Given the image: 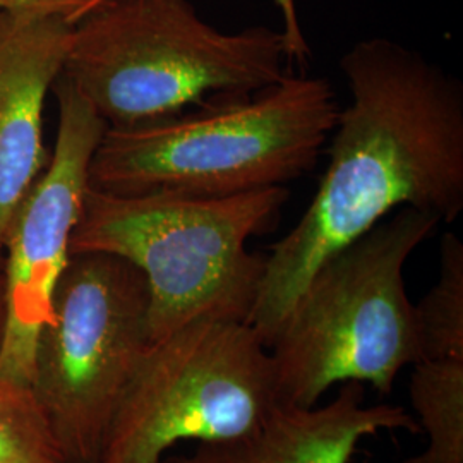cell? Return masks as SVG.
I'll return each mask as SVG.
<instances>
[{
	"instance_id": "cell-1",
	"label": "cell",
	"mask_w": 463,
	"mask_h": 463,
	"mask_svg": "<svg viewBox=\"0 0 463 463\" xmlns=\"http://www.w3.org/2000/svg\"><path fill=\"white\" fill-rule=\"evenodd\" d=\"M350 105L298 225L269 246L249 325L266 347L316 269L400 208L451 223L463 212V84L395 40L374 36L340 59Z\"/></svg>"
},
{
	"instance_id": "cell-2",
	"label": "cell",
	"mask_w": 463,
	"mask_h": 463,
	"mask_svg": "<svg viewBox=\"0 0 463 463\" xmlns=\"http://www.w3.org/2000/svg\"><path fill=\"white\" fill-rule=\"evenodd\" d=\"M338 114L326 78L290 72L252 95L109 128L91 158L90 187L225 198L285 185L315 168Z\"/></svg>"
},
{
	"instance_id": "cell-3",
	"label": "cell",
	"mask_w": 463,
	"mask_h": 463,
	"mask_svg": "<svg viewBox=\"0 0 463 463\" xmlns=\"http://www.w3.org/2000/svg\"><path fill=\"white\" fill-rule=\"evenodd\" d=\"M292 72L283 33H225L191 0H107L74 24L62 76L109 128L252 95Z\"/></svg>"
},
{
	"instance_id": "cell-4",
	"label": "cell",
	"mask_w": 463,
	"mask_h": 463,
	"mask_svg": "<svg viewBox=\"0 0 463 463\" xmlns=\"http://www.w3.org/2000/svg\"><path fill=\"white\" fill-rule=\"evenodd\" d=\"M288 196L285 185L225 198L88 187L69 254H114L145 275L151 342L204 317L249 323L266 254L246 242L277 227Z\"/></svg>"
},
{
	"instance_id": "cell-5",
	"label": "cell",
	"mask_w": 463,
	"mask_h": 463,
	"mask_svg": "<svg viewBox=\"0 0 463 463\" xmlns=\"http://www.w3.org/2000/svg\"><path fill=\"white\" fill-rule=\"evenodd\" d=\"M443 222L400 208L313 273L269 344L281 405L315 407L335 384L393 392L422 361L405 265Z\"/></svg>"
},
{
	"instance_id": "cell-6",
	"label": "cell",
	"mask_w": 463,
	"mask_h": 463,
	"mask_svg": "<svg viewBox=\"0 0 463 463\" xmlns=\"http://www.w3.org/2000/svg\"><path fill=\"white\" fill-rule=\"evenodd\" d=\"M149 290L129 261L71 254L42 333L32 384L67 463H97L149 344Z\"/></svg>"
},
{
	"instance_id": "cell-7",
	"label": "cell",
	"mask_w": 463,
	"mask_h": 463,
	"mask_svg": "<svg viewBox=\"0 0 463 463\" xmlns=\"http://www.w3.org/2000/svg\"><path fill=\"white\" fill-rule=\"evenodd\" d=\"M279 405L269 350L244 321L196 319L149 344L97 463H160L181 441H223Z\"/></svg>"
},
{
	"instance_id": "cell-8",
	"label": "cell",
	"mask_w": 463,
	"mask_h": 463,
	"mask_svg": "<svg viewBox=\"0 0 463 463\" xmlns=\"http://www.w3.org/2000/svg\"><path fill=\"white\" fill-rule=\"evenodd\" d=\"M55 148L23 199L4 248V331L0 378L32 388L34 359L66 269L69 242L90 187V165L109 124L61 74Z\"/></svg>"
},
{
	"instance_id": "cell-9",
	"label": "cell",
	"mask_w": 463,
	"mask_h": 463,
	"mask_svg": "<svg viewBox=\"0 0 463 463\" xmlns=\"http://www.w3.org/2000/svg\"><path fill=\"white\" fill-rule=\"evenodd\" d=\"M74 24L0 11V271L9 225L47 168L43 110Z\"/></svg>"
},
{
	"instance_id": "cell-10",
	"label": "cell",
	"mask_w": 463,
	"mask_h": 463,
	"mask_svg": "<svg viewBox=\"0 0 463 463\" xmlns=\"http://www.w3.org/2000/svg\"><path fill=\"white\" fill-rule=\"evenodd\" d=\"M383 430L422 434L407 409L367 405L364 384L352 381L325 405L279 403L258 428L198 443L193 453H166L160 463H350L361 441Z\"/></svg>"
},
{
	"instance_id": "cell-11",
	"label": "cell",
	"mask_w": 463,
	"mask_h": 463,
	"mask_svg": "<svg viewBox=\"0 0 463 463\" xmlns=\"http://www.w3.org/2000/svg\"><path fill=\"white\" fill-rule=\"evenodd\" d=\"M409 397L428 447L402 463H463V361H419Z\"/></svg>"
},
{
	"instance_id": "cell-12",
	"label": "cell",
	"mask_w": 463,
	"mask_h": 463,
	"mask_svg": "<svg viewBox=\"0 0 463 463\" xmlns=\"http://www.w3.org/2000/svg\"><path fill=\"white\" fill-rule=\"evenodd\" d=\"M414 309L422 361H463V242L457 233H443L439 277Z\"/></svg>"
},
{
	"instance_id": "cell-13",
	"label": "cell",
	"mask_w": 463,
	"mask_h": 463,
	"mask_svg": "<svg viewBox=\"0 0 463 463\" xmlns=\"http://www.w3.org/2000/svg\"><path fill=\"white\" fill-rule=\"evenodd\" d=\"M0 463H67L32 388L0 378Z\"/></svg>"
},
{
	"instance_id": "cell-14",
	"label": "cell",
	"mask_w": 463,
	"mask_h": 463,
	"mask_svg": "<svg viewBox=\"0 0 463 463\" xmlns=\"http://www.w3.org/2000/svg\"><path fill=\"white\" fill-rule=\"evenodd\" d=\"M107 0H0V11L19 16L59 17L80 23Z\"/></svg>"
},
{
	"instance_id": "cell-15",
	"label": "cell",
	"mask_w": 463,
	"mask_h": 463,
	"mask_svg": "<svg viewBox=\"0 0 463 463\" xmlns=\"http://www.w3.org/2000/svg\"><path fill=\"white\" fill-rule=\"evenodd\" d=\"M281 16V33L285 38L287 53L290 59L292 67L298 66L300 69L307 67L311 59V47L307 43L306 33L300 24L298 17V0H275Z\"/></svg>"
},
{
	"instance_id": "cell-16",
	"label": "cell",
	"mask_w": 463,
	"mask_h": 463,
	"mask_svg": "<svg viewBox=\"0 0 463 463\" xmlns=\"http://www.w3.org/2000/svg\"><path fill=\"white\" fill-rule=\"evenodd\" d=\"M2 331H4V279L0 271V340H2Z\"/></svg>"
},
{
	"instance_id": "cell-17",
	"label": "cell",
	"mask_w": 463,
	"mask_h": 463,
	"mask_svg": "<svg viewBox=\"0 0 463 463\" xmlns=\"http://www.w3.org/2000/svg\"><path fill=\"white\" fill-rule=\"evenodd\" d=\"M365 463H374V462H365Z\"/></svg>"
}]
</instances>
